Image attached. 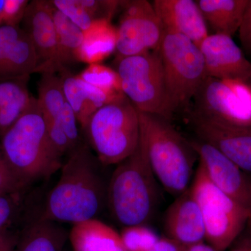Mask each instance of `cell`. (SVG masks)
<instances>
[{"label": "cell", "instance_id": "6da1fadb", "mask_svg": "<svg viewBox=\"0 0 251 251\" xmlns=\"http://www.w3.org/2000/svg\"><path fill=\"white\" fill-rule=\"evenodd\" d=\"M101 164L88 144L81 143L62 165L60 177L50 192L41 217L75 224L96 219L107 204L108 185Z\"/></svg>", "mask_w": 251, "mask_h": 251}, {"label": "cell", "instance_id": "7a4b0ae2", "mask_svg": "<svg viewBox=\"0 0 251 251\" xmlns=\"http://www.w3.org/2000/svg\"><path fill=\"white\" fill-rule=\"evenodd\" d=\"M6 163L23 187L49 177L62 167V158L48 134L44 113L37 98L17 121L0 137Z\"/></svg>", "mask_w": 251, "mask_h": 251}, {"label": "cell", "instance_id": "3957f363", "mask_svg": "<svg viewBox=\"0 0 251 251\" xmlns=\"http://www.w3.org/2000/svg\"><path fill=\"white\" fill-rule=\"evenodd\" d=\"M117 166L107 189L110 214L123 227L145 225L154 212L158 188L141 130L134 152Z\"/></svg>", "mask_w": 251, "mask_h": 251}, {"label": "cell", "instance_id": "277c9868", "mask_svg": "<svg viewBox=\"0 0 251 251\" xmlns=\"http://www.w3.org/2000/svg\"><path fill=\"white\" fill-rule=\"evenodd\" d=\"M138 112L153 174L168 193L179 196L191 186L197 153L169 120Z\"/></svg>", "mask_w": 251, "mask_h": 251}, {"label": "cell", "instance_id": "5b68a950", "mask_svg": "<svg viewBox=\"0 0 251 251\" xmlns=\"http://www.w3.org/2000/svg\"><path fill=\"white\" fill-rule=\"evenodd\" d=\"M83 131L102 165H117L139 143V112L122 94L94 112Z\"/></svg>", "mask_w": 251, "mask_h": 251}, {"label": "cell", "instance_id": "8992f818", "mask_svg": "<svg viewBox=\"0 0 251 251\" xmlns=\"http://www.w3.org/2000/svg\"><path fill=\"white\" fill-rule=\"evenodd\" d=\"M190 189L201 209L205 239L215 250L226 251L247 227L250 213L213 184L200 161Z\"/></svg>", "mask_w": 251, "mask_h": 251}, {"label": "cell", "instance_id": "52a82bcc", "mask_svg": "<svg viewBox=\"0 0 251 251\" xmlns=\"http://www.w3.org/2000/svg\"><path fill=\"white\" fill-rule=\"evenodd\" d=\"M122 91L138 112L169 120L173 116L158 51L117 59Z\"/></svg>", "mask_w": 251, "mask_h": 251}, {"label": "cell", "instance_id": "ba28073f", "mask_svg": "<svg viewBox=\"0 0 251 251\" xmlns=\"http://www.w3.org/2000/svg\"><path fill=\"white\" fill-rule=\"evenodd\" d=\"M158 52L175 112L194 98L208 77L204 59L199 47L192 41L166 31Z\"/></svg>", "mask_w": 251, "mask_h": 251}, {"label": "cell", "instance_id": "9c48e42d", "mask_svg": "<svg viewBox=\"0 0 251 251\" xmlns=\"http://www.w3.org/2000/svg\"><path fill=\"white\" fill-rule=\"evenodd\" d=\"M194 116L209 121L251 127V87L239 80L207 77L195 96Z\"/></svg>", "mask_w": 251, "mask_h": 251}, {"label": "cell", "instance_id": "30bf717a", "mask_svg": "<svg viewBox=\"0 0 251 251\" xmlns=\"http://www.w3.org/2000/svg\"><path fill=\"white\" fill-rule=\"evenodd\" d=\"M123 9L117 27V59L159 50L165 29L147 0L122 1Z\"/></svg>", "mask_w": 251, "mask_h": 251}, {"label": "cell", "instance_id": "8fae6325", "mask_svg": "<svg viewBox=\"0 0 251 251\" xmlns=\"http://www.w3.org/2000/svg\"><path fill=\"white\" fill-rule=\"evenodd\" d=\"M189 142L213 184L251 215V181L246 172L209 144L199 139Z\"/></svg>", "mask_w": 251, "mask_h": 251}, {"label": "cell", "instance_id": "7c38bea8", "mask_svg": "<svg viewBox=\"0 0 251 251\" xmlns=\"http://www.w3.org/2000/svg\"><path fill=\"white\" fill-rule=\"evenodd\" d=\"M52 10L50 1H31L28 3L22 20V28L30 37L37 54L36 72L41 74L59 72L57 31Z\"/></svg>", "mask_w": 251, "mask_h": 251}, {"label": "cell", "instance_id": "4fadbf2b", "mask_svg": "<svg viewBox=\"0 0 251 251\" xmlns=\"http://www.w3.org/2000/svg\"><path fill=\"white\" fill-rule=\"evenodd\" d=\"M198 139L214 147L242 171L251 173V127L209 121L191 115Z\"/></svg>", "mask_w": 251, "mask_h": 251}, {"label": "cell", "instance_id": "5bb4252c", "mask_svg": "<svg viewBox=\"0 0 251 251\" xmlns=\"http://www.w3.org/2000/svg\"><path fill=\"white\" fill-rule=\"evenodd\" d=\"M208 77L220 80L247 82L251 75V62L230 36L213 34L200 44Z\"/></svg>", "mask_w": 251, "mask_h": 251}, {"label": "cell", "instance_id": "9a60e30c", "mask_svg": "<svg viewBox=\"0 0 251 251\" xmlns=\"http://www.w3.org/2000/svg\"><path fill=\"white\" fill-rule=\"evenodd\" d=\"M39 60L35 48L22 27L0 26V81L29 76L36 73Z\"/></svg>", "mask_w": 251, "mask_h": 251}, {"label": "cell", "instance_id": "2e32d148", "mask_svg": "<svg viewBox=\"0 0 251 251\" xmlns=\"http://www.w3.org/2000/svg\"><path fill=\"white\" fill-rule=\"evenodd\" d=\"M152 5L166 32L184 36L198 47L209 35L197 1L154 0Z\"/></svg>", "mask_w": 251, "mask_h": 251}, {"label": "cell", "instance_id": "e0dca14e", "mask_svg": "<svg viewBox=\"0 0 251 251\" xmlns=\"http://www.w3.org/2000/svg\"><path fill=\"white\" fill-rule=\"evenodd\" d=\"M164 229L168 237L184 247L204 242L205 228L201 209L190 187L177 196L166 211Z\"/></svg>", "mask_w": 251, "mask_h": 251}, {"label": "cell", "instance_id": "ac0fdd59", "mask_svg": "<svg viewBox=\"0 0 251 251\" xmlns=\"http://www.w3.org/2000/svg\"><path fill=\"white\" fill-rule=\"evenodd\" d=\"M60 74L59 77L66 100L75 112L82 130L94 112L124 94H112L104 92L87 83L78 75H73L67 69L62 70Z\"/></svg>", "mask_w": 251, "mask_h": 251}, {"label": "cell", "instance_id": "d6986e66", "mask_svg": "<svg viewBox=\"0 0 251 251\" xmlns=\"http://www.w3.org/2000/svg\"><path fill=\"white\" fill-rule=\"evenodd\" d=\"M69 239L74 251H128L120 234L97 219L73 224Z\"/></svg>", "mask_w": 251, "mask_h": 251}, {"label": "cell", "instance_id": "ffe728a7", "mask_svg": "<svg viewBox=\"0 0 251 251\" xmlns=\"http://www.w3.org/2000/svg\"><path fill=\"white\" fill-rule=\"evenodd\" d=\"M68 238L58 223L41 217L27 224L17 236L16 251H63Z\"/></svg>", "mask_w": 251, "mask_h": 251}, {"label": "cell", "instance_id": "44dd1931", "mask_svg": "<svg viewBox=\"0 0 251 251\" xmlns=\"http://www.w3.org/2000/svg\"><path fill=\"white\" fill-rule=\"evenodd\" d=\"M197 3L214 34L232 37L242 25L249 0H198Z\"/></svg>", "mask_w": 251, "mask_h": 251}, {"label": "cell", "instance_id": "7402d4cb", "mask_svg": "<svg viewBox=\"0 0 251 251\" xmlns=\"http://www.w3.org/2000/svg\"><path fill=\"white\" fill-rule=\"evenodd\" d=\"M29 76L0 81V137L22 115L30 101Z\"/></svg>", "mask_w": 251, "mask_h": 251}, {"label": "cell", "instance_id": "603a6c76", "mask_svg": "<svg viewBox=\"0 0 251 251\" xmlns=\"http://www.w3.org/2000/svg\"><path fill=\"white\" fill-rule=\"evenodd\" d=\"M84 32L79 60L87 64L99 63L115 52L117 28L107 21H96Z\"/></svg>", "mask_w": 251, "mask_h": 251}, {"label": "cell", "instance_id": "cb8c5ba5", "mask_svg": "<svg viewBox=\"0 0 251 251\" xmlns=\"http://www.w3.org/2000/svg\"><path fill=\"white\" fill-rule=\"evenodd\" d=\"M52 16L57 35V57L59 72L67 66L79 62L84 32L52 5Z\"/></svg>", "mask_w": 251, "mask_h": 251}, {"label": "cell", "instance_id": "d4e9b609", "mask_svg": "<svg viewBox=\"0 0 251 251\" xmlns=\"http://www.w3.org/2000/svg\"><path fill=\"white\" fill-rule=\"evenodd\" d=\"M38 87L37 100L46 121L56 120L67 102L60 77L52 73H44Z\"/></svg>", "mask_w": 251, "mask_h": 251}, {"label": "cell", "instance_id": "484cf974", "mask_svg": "<svg viewBox=\"0 0 251 251\" xmlns=\"http://www.w3.org/2000/svg\"><path fill=\"white\" fill-rule=\"evenodd\" d=\"M78 76L87 83L108 93H123L116 71L99 63L90 64Z\"/></svg>", "mask_w": 251, "mask_h": 251}, {"label": "cell", "instance_id": "4316f807", "mask_svg": "<svg viewBox=\"0 0 251 251\" xmlns=\"http://www.w3.org/2000/svg\"><path fill=\"white\" fill-rule=\"evenodd\" d=\"M120 234L128 251H148L159 239L156 232L145 225L124 227Z\"/></svg>", "mask_w": 251, "mask_h": 251}, {"label": "cell", "instance_id": "83f0119b", "mask_svg": "<svg viewBox=\"0 0 251 251\" xmlns=\"http://www.w3.org/2000/svg\"><path fill=\"white\" fill-rule=\"evenodd\" d=\"M51 3L54 8L83 31L90 29L94 23L79 0H53Z\"/></svg>", "mask_w": 251, "mask_h": 251}, {"label": "cell", "instance_id": "f1b7e54d", "mask_svg": "<svg viewBox=\"0 0 251 251\" xmlns=\"http://www.w3.org/2000/svg\"><path fill=\"white\" fill-rule=\"evenodd\" d=\"M89 15L96 21H107L111 22L112 18L121 7L122 1L115 0H79Z\"/></svg>", "mask_w": 251, "mask_h": 251}, {"label": "cell", "instance_id": "f546056e", "mask_svg": "<svg viewBox=\"0 0 251 251\" xmlns=\"http://www.w3.org/2000/svg\"><path fill=\"white\" fill-rule=\"evenodd\" d=\"M54 120L59 122L67 135L68 140L70 142L73 149L74 150H75L82 142H81L80 132L77 126L78 122H77V117L72 107L67 102L64 104L59 116Z\"/></svg>", "mask_w": 251, "mask_h": 251}, {"label": "cell", "instance_id": "4dcf8cb0", "mask_svg": "<svg viewBox=\"0 0 251 251\" xmlns=\"http://www.w3.org/2000/svg\"><path fill=\"white\" fill-rule=\"evenodd\" d=\"M23 188L6 163L0 148V196L18 195Z\"/></svg>", "mask_w": 251, "mask_h": 251}, {"label": "cell", "instance_id": "1f68e13d", "mask_svg": "<svg viewBox=\"0 0 251 251\" xmlns=\"http://www.w3.org/2000/svg\"><path fill=\"white\" fill-rule=\"evenodd\" d=\"M29 1L25 0H5L0 9V22L3 25H18L22 21Z\"/></svg>", "mask_w": 251, "mask_h": 251}, {"label": "cell", "instance_id": "d6a6232c", "mask_svg": "<svg viewBox=\"0 0 251 251\" xmlns=\"http://www.w3.org/2000/svg\"><path fill=\"white\" fill-rule=\"evenodd\" d=\"M18 196H0V231L9 227L17 207Z\"/></svg>", "mask_w": 251, "mask_h": 251}, {"label": "cell", "instance_id": "836d02e7", "mask_svg": "<svg viewBox=\"0 0 251 251\" xmlns=\"http://www.w3.org/2000/svg\"><path fill=\"white\" fill-rule=\"evenodd\" d=\"M238 31L242 47L251 57V0H249L242 25Z\"/></svg>", "mask_w": 251, "mask_h": 251}, {"label": "cell", "instance_id": "e575fe53", "mask_svg": "<svg viewBox=\"0 0 251 251\" xmlns=\"http://www.w3.org/2000/svg\"><path fill=\"white\" fill-rule=\"evenodd\" d=\"M232 245L230 251H251V221Z\"/></svg>", "mask_w": 251, "mask_h": 251}, {"label": "cell", "instance_id": "d590c367", "mask_svg": "<svg viewBox=\"0 0 251 251\" xmlns=\"http://www.w3.org/2000/svg\"><path fill=\"white\" fill-rule=\"evenodd\" d=\"M148 251H185V247L169 237L159 238Z\"/></svg>", "mask_w": 251, "mask_h": 251}, {"label": "cell", "instance_id": "8d00e7d4", "mask_svg": "<svg viewBox=\"0 0 251 251\" xmlns=\"http://www.w3.org/2000/svg\"><path fill=\"white\" fill-rule=\"evenodd\" d=\"M17 236L14 235L9 227L0 231V251H16Z\"/></svg>", "mask_w": 251, "mask_h": 251}, {"label": "cell", "instance_id": "74e56055", "mask_svg": "<svg viewBox=\"0 0 251 251\" xmlns=\"http://www.w3.org/2000/svg\"><path fill=\"white\" fill-rule=\"evenodd\" d=\"M185 251H217L210 245H206L204 242L185 247Z\"/></svg>", "mask_w": 251, "mask_h": 251}, {"label": "cell", "instance_id": "f35d334b", "mask_svg": "<svg viewBox=\"0 0 251 251\" xmlns=\"http://www.w3.org/2000/svg\"><path fill=\"white\" fill-rule=\"evenodd\" d=\"M248 84H249V85H250V87H251V75L250 76V78H249V81H248Z\"/></svg>", "mask_w": 251, "mask_h": 251}, {"label": "cell", "instance_id": "ab89813d", "mask_svg": "<svg viewBox=\"0 0 251 251\" xmlns=\"http://www.w3.org/2000/svg\"><path fill=\"white\" fill-rule=\"evenodd\" d=\"M1 22H0V26H1Z\"/></svg>", "mask_w": 251, "mask_h": 251}]
</instances>
